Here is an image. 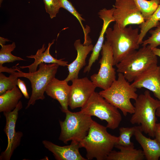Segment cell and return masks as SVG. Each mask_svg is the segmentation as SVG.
Segmentation results:
<instances>
[{
  "label": "cell",
  "mask_w": 160,
  "mask_h": 160,
  "mask_svg": "<svg viewBox=\"0 0 160 160\" xmlns=\"http://www.w3.org/2000/svg\"><path fill=\"white\" fill-rule=\"evenodd\" d=\"M107 127L93 120L86 136L79 142L80 148L86 151L87 160H106L118 140V137L112 135Z\"/></svg>",
  "instance_id": "1"
},
{
  "label": "cell",
  "mask_w": 160,
  "mask_h": 160,
  "mask_svg": "<svg viewBox=\"0 0 160 160\" xmlns=\"http://www.w3.org/2000/svg\"><path fill=\"white\" fill-rule=\"evenodd\" d=\"M105 34L112 49L114 66L139 48L138 28H133L131 25L122 27L115 23L113 28H108Z\"/></svg>",
  "instance_id": "2"
},
{
  "label": "cell",
  "mask_w": 160,
  "mask_h": 160,
  "mask_svg": "<svg viewBox=\"0 0 160 160\" xmlns=\"http://www.w3.org/2000/svg\"><path fill=\"white\" fill-rule=\"evenodd\" d=\"M39 69L33 72L24 73L17 65L12 68H8L3 66L1 69L2 72L9 73H13L18 77H24L30 81L32 88V93L25 109L31 105H34L36 101L39 100H43L45 98L44 95L47 87L54 78L60 66L56 63L47 64L42 63L39 65Z\"/></svg>",
  "instance_id": "3"
},
{
  "label": "cell",
  "mask_w": 160,
  "mask_h": 160,
  "mask_svg": "<svg viewBox=\"0 0 160 160\" xmlns=\"http://www.w3.org/2000/svg\"><path fill=\"white\" fill-rule=\"evenodd\" d=\"M137 89L133 87L123 73H118V78L107 89L99 93L111 104L120 110L124 115L133 114L134 106L131 99L135 100L138 96Z\"/></svg>",
  "instance_id": "4"
},
{
  "label": "cell",
  "mask_w": 160,
  "mask_h": 160,
  "mask_svg": "<svg viewBox=\"0 0 160 160\" xmlns=\"http://www.w3.org/2000/svg\"><path fill=\"white\" fill-rule=\"evenodd\" d=\"M135 100L134 112L130 122L140 125L143 132L154 137L157 123L156 113L160 106V100L153 97L148 90L138 95Z\"/></svg>",
  "instance_id": "5"
},
{
  "label": "cell",
  "mask_w": 160,
  "mask_h": 160,
  "mask_svg": "<svg viewBox=\"0 0 160 160\" xmlns=\"http://www.w3.org/2000/svg\"><path fill=\"white\" fill-rule=\"evenodd\" d=\"M157 63V56L147 45L134 51L116 66L117 71L123 73L125 79L131 82Z\"/></svg>",
  "instance_id": "6"
},
{
  "label": "cell",
  "mask_w": 160,
  "mask_h": 160,
  "mask_svg": "<svg viewBox=\"0 0 160 160\" xmlns=\"http://www.w3.org/2000/svg\"><path fill=\"white\" fill-rule=\"evenodd\" d=\"M65 117L60 121L61 132L59 140L65 144L69 141L80 142L87 135L93 122L91 116L80 111L72 112L68 110L64 112Z\"/></svg>",
  "instance_id": "7"
},
{
  "label": "cell",
  "mask_w": 160,
  "mask_h": 160,
  "mask_svg": "<svg viewBox=\"0 0 160 160\" xmlns=\"http://www.w3.org/2000/svg\"><path fill=\"white\" fill-rule=\"evenodd\" d=\"M118 109L99 93L95 92L80 111L105 120L107 123V128L114 129L118 127L122 120L121 115Z\"/></svg>",
  "instance_id": "8"
},
{
  "label": "cell",
  "mask_w": 160,
  "mask_h": 160,
  "mask_svg": "<svg viewBox=\"0 0 160 160\" xmlns=\"http://www.w3.org/2000/svg\"><path fill=\"white\" fill-rule=\"evenodd\" d=\"M101 57L99 63L98 72L90 76V79L97 87L105 90L109 88L116 80V72L113 68V57L111 47L106 41L101 50Z\"/></svg>",
  "instance_id": "9"
},
{
  "label": "cell",
  "mask_w": 160,
  "mask_h": 160,
  "mask_svg": "<svg viewBox=\"0 0 160 160\" xmlns=\"http://www.w3.org/2000/svg\"><path fill=\"white\" fill-rule=\"evenodd\" d=\"M113 7L114 21L121 27L140 25L145 21L134 0H116Z\"/></svg>",
  "instance_id": "10"
},
{
  "label": "cell",
  "mask_w": 160,
  "mask_h": 160,
  "mask_svg": "<svg viewBox=\"0 0 160 160\" xmlns=\"http://www.w3.org/2000/svg\"><path fill=\"white\" fill-rule=\"evenodd\" d=\"M22 108V103L20 101L12 111L3 113L6 121L4 130L7 137L8 142L6 149L1 153L0 160H9L14 150L20 145L23 133L16 132L15 126L19 111Z\"/></svg>",
  "instance_id": "11"
},
{
  "label": "cell",
  "mask_w": 160,
  "mask_h": 160,
  "mask_svg": "<svg viewBox=\"0 0 160 160\" xmlns=\"http://www.w3.org/2000/svg\"><path fill=\"white\" fill-rule=\"evenodd\" d=\"M71 81L68 106L72 110L81 108L87 103L97 87L87 77L75 79Z\"/></svg>",
  "instance_id": "12"
},
{
  "label": "cell",
  "mask_w": 160,
  "mask_h": 160,
  "mask_svg": "<svg viewBox=\"0 0 160 160\" xmlns=\"http://www.w3.org/2000/svg\"><path fill=\"white\" fill-rule=\"evenodd\" d=\"M137 89L144 88L151 91L160 100V65H154L138 76L131 84Z\"/></svg>",
  "instance_id": "13"
},
{
  "label": "cell",
  "mask_w": 160,
  "mask_h": 160,
  "mask_svg": "<svg viewBox=\"0 0 160 160\" xmlns=\"http://www.w3.org/2000/svg\"><path fill=\"white\" fill-rule=\"evenodd\" d=\"M42 143L44 147L53 154L57 160H87L80 153L79 142L72 141L71 144L60 146L52 142L44 140Z\"/></svg>",
  "instance_id": "14"
},
{
  "label": "cell",
  "mask_w": 160,
  "mask_h": 160,
  "mask_svg": "<svg viewBox=\"0 0 160 160\" xmlns=\"http://www.w3.org/2000/svg\"><path fill=\"white\" fill-rule=\"evenodd\" d=\"M74 46L76 50L77 55L75 60L67 66L68 74L65 80L68 82L78 78L79 72L86 65V58L89 52L92 51L94 47L91 44H81L80 39L75 41Z\"/></svg>",
  "instance_id": "15"
},
{
  "label": "cell",
  "mask_w": 160,
  "mask_h": 160,
  "mask_svg": "<svg viewBox=\"0 0 160 160\" xmlns=\"http://www.w3.org/2000/svg\"><path fill=\"white\" fill-rule=\"evenodd\" d=\"M113 7L111 9L103 8L98 12L99 17L103 21L102 30L96 44L94 46L92 52L89 60L88 65L84 68V73L89 72L91 67L96 60H97L100 51L101 50L104 39V35L109 24L114 21L113 16Z\"/></svg>",
  "instance_id": "16"
},
{
  "label": "cell",
  "mask_w": 160,
  "mask_h": 160,
  "mask_svg": "<svg viewBox=\"0 0 160 160\" xmlns=\"http://www.w3.org/2000/svg\"><path fill=\"white\" fill-rule=\"evenodd\" d=\"M70 88L68 82L65 80H61L55 77L48 84L45 90L48 96L58 101L63 112L68 110Z\"/></svg>",
  "instance_id": "17"
},
{
  "label": "cell",
  "mask_w": 160,
  "mask_h": 160,
  "mask_svg": "<svg viewBox=\"0 0 160 160\" xmlns=\"http://www.w3.org/2000/svg\"><path fill=\"white\" fill-rule=\"evenodd\" d=\"M55 40H53L51 43H49L48 47L46 49V47L44 44L41 48L38 49L35 55H31L26 56L28 58H33L34 59V62L28 66H20V68L23 69L28 68L29 72H33L37 71V67L39 65L42 63H56L60 66H68V62L63 60L64 58L57 59L52 56L49 53V50L52 45L55 42Z\"/></svg>",
  "instance_id": "18"
},
{
  "label": "cell",
  "mask_w": 160,
  "mask_h": 160,
  "mask_svg": "<svg viewBox=\"0 0 160 160\" xmlns=\"http://www.w3.org/2000/svg\"><path fill=\"white\" fill-rule=\"evenodd\" d=\"M140 126H137L134 135L143 149L147 160H158L160 158V144L155 138L152 139L144 136Z\"/></svg>",
  "instance_id": "19"
},
{
  "label": "cell",
  "mask_w": 160,
  "mask_h": 160,
  "mask_svg": "<svg viewBox=\"0 0 160 160\" xmlns=\"http://www.w3.org/2000/svg\"><path fill=\"white\" fill-rule=\"evenodd\" d=\"M115 147L119 151H112L106 160H143L145 157L143 151L134 148V146H125L116 145Z\"/></svg>",
  "instance_id": "20"
},
{
  "label": "cell",
  "mask_w": 160,
  "mask_h": 160,
  "mask_svg": "<svg viewBox=\"0 0 160 160\" xmlns=\"http://www.w3.org/2000/svg\"><path fill=\"white\" fill-rule=\"evenodd\" d=\"M22 94L16 86L0 95V112H9L13 110L19 103Z\"/></svg>",
  "instance_id": "21"
},
{
  "label": "cell",
  "mask_w": 160,
  "mask_h": 160,
  "mask_svg": "<svg viewBox=\"0 0 160 160\" xmlns=\"http://www.w3.org/2000/svg\"><path fill=\"white\" fill-rule=\"evenodd\" d=\"M160 4L148 20L145 21L143 23L139 25L140 31L138 41L139 44H142L143 39L147 33L154 27H156L160 24Z\"/></svg>",
  "instance_id": "22"
},
{
  "label": "cell",
  "mask_w": 160,
  "mask_h": 160,
  "mask_svg": "<svg viewBox=\"0 0 160 160\" xmlns=\"http://www.w3.org/2000/svg\"><path fill=\"white\" fill-rule=\"evenodd\" d=\"M145 21L149 19L160 4V0H134Z\"/></svg>",
  "instance_id": "23"
},
{
  "label": "cell",
  "mask_w": 160,
  "mask_h": 160,
  "mask_svg": "<svg viewBox=\"0 0 160 160\" xmlns=\"http://www.w3.org/2000/svg\"><path fill=\"white\" fill-rule=\"evenodd\" d=\"M0 50V65L7 63L13 62L16 61L25 60L23 58L14 56L11 53L16 47L15 42L11 44L1 45Z\"/></svg>",
  "instance_id": "24"
},
{
  "label": "cell",
  "mask_w": 160,
  "mask_h": 160,
  "mask_svg": "<svg viewBox=\"0 0 160 160\" xmlns=\"http://www.w3.org/2000/svg\"><path fill=\"white\" fill-rule=\"evenodd\" d=\"M60 8H63L67 10L78 20L82 28L84 34V42L86 43L88 42L89 39L88 37V34L89 32V28H84L82 23V21H85V20L77 12L72 4L68 0H59Z\"/></svg>",
  "instance_id": "25"
},
{
  "label": "cell",
  "mask_w": 160,
  "mask_h": 160,
  "mask_svg": "<svg viewBox=\"0 0 160 160\" xmlns=\"http://www.w3.org/2000/svg\"><path fill=\"white\" fill-rule=\"evenodd\" d=\"M137 126L131 127H121L119 129V135L116 145L125 146H134L131 141V137L134 135Z\"/></svg>",
  "instance_id": "26"
},
{
  "label": "cell",
  "mask_w": 160,
  "mask_h": 160,
  "mask_svg": "<svg viewBox=\"0 0 160 160\" xmlns=\"http://www.w3.org/2000/svg\"><path fill=\"white\" fill-rule=\"evenodd\" d=\"M18 77L15 73H10L9 77L0 73V95L7 91L12 89L17 85Z\"/></svg>",
  "instance_id": "27"
},
{
  "label": "cell",
  "mask_w": 160,
  "mask_h": 160,
  "mask_svg": "<svg viewBox=\"0 0 160 160\" xmlns=\"http://www.w3.org/2000/svg\"><path fill=\"white\" fill-rule=\"evenodd\" d=\"M151 36L143 41L142 46L148 45L151 49L160 46V24L154 30H150L149 31Z\"/></svg>",
  "instance_id": "28"
},
{
  "label": "cell",
  "mask_w": 160,
  "mask_h": 160,
  "mask_svg": "<svg viewBox=\"0 0 160 160\" xmlns=\"http://www.w3.org/2000/svg\"><path fill=\"white\" fill-rule=\"evenodd\" d=\"M46 12L51 19L56 17L60 8L59 0H43Z\"/></svg>",
  "instance_id": "29"
},
{
  "label": "cell",
  "mask_w": 160,
  "mask_h": 160,
  "mask_svg": "<svg viewBox=\"0 0 160 160\" xmlns=\"http://www.w3.org/2000/svg\"><path fill=\"white\" fill-rule=\"evenodd\" d=\"M17 85L25 98L27 99H30L26 84L25 82L20 79H18Z\"/></svg>",
  "instance_id": "30"
},
{
  "label": "cell",
  "mask_w": 160,
  "mask_h": 160,
  "mask_svg": "<svg viewBox=\"0 0 160 160\" xmlns=\"http://www.w3.org/2000/svg\"><path fill=\"white\" fill-rule=\"evenodd\" d=\"M154 137L160 144V123H157L156 124Z\"/></svg>",
  "instance_id": "31"
},
{
  "label": "cell",
  "mask_w": 160,
  "mask_h": 160,
  "mask_svg": "<svg viewBox=\"0 0 160 160\" xmlns=\"http://www.w3.org/2000/svg\"><path fill=\"white\" fill-rule=\"evenodd\" d=\"M152 50L156 55L160 57V49L156 47L152 49Z\"/></svg>",
  "instance_id": "32"
},
{
  "label": "cell",
  "mask_w": 160,
  "mask_h": 160,
  "mask_svg": "<svg viewBox=\"0 0 160 160\" xmlns=\"http://www.w3.org/2000/svg\"><path fill=\"white\" fill-rule=\"evenodd\" d=\"M9 41L10 40L7 39H5L1 37H0V45L1 46L4 45L6 42Z\"/></svg>",
  "instance_id": "33"
},
{
  "label": "cell",
  "mask_w": 160,
  "mask_h": 160,
  "mask_svg": "<svg viewBox=\"0 0 160 160\" xmlns=\"http://www.w3.org/2000/svg\"><path fill=\"white\" fill-rule=\"evenodd\" d=\"M156 114V116L160 117V106L157 109Z\"/></svg>",
  "instance_id": "34"
}]
</instances>
